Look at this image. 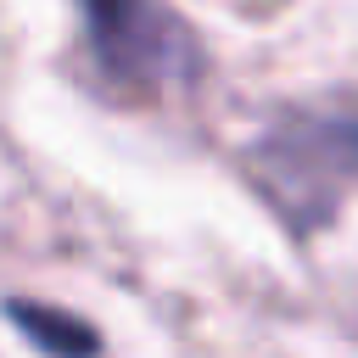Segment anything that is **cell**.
<instances>
[{
  "instance_id": "7a4b0ae2",
  "label": "cell",
  "mask_w": 358,
  "mask_h": 358,
  "mask_svg": "<svg viewBox=\"0 0 358 358\" xmlns=\"http://www.w3.org/2000/svg\"><path fill=\"white\" fill-rule=\"evenodd\" d=\"M78 22H84V50L95 62V78L106 84V95H117L129 106L190 90L207 67L201 39L168 6L95 0V6L78 11Z\"/></svg>"
},
{
  "instance_id": "3957f363",
  "label": "cell",
  "mask_w": 358,
  "mask_h": 358,
  "mask_svg": "<svg viewBox=\"0 0 358 358\" xmlns=\"http://www.w3.org/2000/svg\"><path fill=\"white\" fill-rule=\"evenodd\" d=\"M6 313H11V324L28 330L50 358H95V352H101V336H95L84 319H73V313H56V308H39V302H6Z\"/></svg>"
},
{
  "instance_id": "6da1fadb",
  "label": "cell",
  "mask_w": 358,
  "mask_h": 358,
  "mask_svg": "<svg viewBox=\"0 0 358 358\" xmlns=\"http://www.w3.org/2000/svg\"><path fill=\"white\" fill-rule=\"evenodd\" d=\"M246 173L257 196L296 229H324L341 201L358 190V112H313L291 106L280 112L246 151Z\"/></svg>"
}]
</instances>
